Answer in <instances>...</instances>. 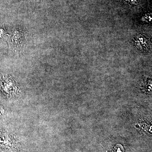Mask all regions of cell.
Listing matches in <instances>:
<instances>
[{"mask_svg":"<svg viewBox=\"0 0 152 152\" xmlns=\"http://www.w3.org/2000/svg\"><path fill=\"white\" fill-rule=\"evenodd\" d=\"M0 147L9 151H21V145L19 140L15 136L7 133L0 134Z\"/></svg>","mask_w":152,"mask_h":152,"instance_id":"6da1fadb","label":"cell"},{"mask_svg":"<svg viewBox=\"0 0 152 152\" xmlns=\"http://www.w3.org/2000/svg\"><path fill=\"white\" fill-rule=\"evenodd\" d=\"M15 88L13 81L8 76H3L0 78V88L5 94L10 96H15L16 93Z\"/></svg>","mask_w":152,"mask_h":152,"instance_id":"7a4b0ae2","label":"cell"},{"mask_svg":"<svg viewBox=\"0 0 152 152\" xmlns=\"http://www.w3.org/2000/svg\"><path fill=\"white\" fill-rule=\"evenodd\" d=\"M5 115V111L2 106L0 105V117L4 116Z\"/></svg>","mask_w":152,"mask_h":152,"instance_id":"3957f363","label":"cell"}]
</instances>
